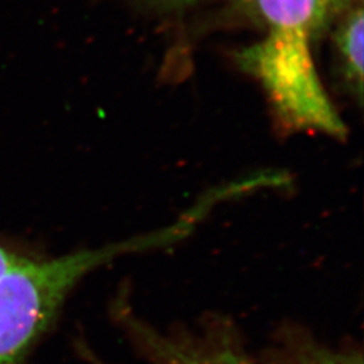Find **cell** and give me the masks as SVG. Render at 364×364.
I'll list each match as a JSON object with an SVG mask.
<instances>
[{
	"label": "cell",
	"instance_id": "obj_3",
	"mask_svg": "<svg viewBox=\"0 0 364 364\" xmlns=\"http://www.w3.org/2000/svg\"><path fill=\"white\" fill-rule=\"evenodd\" d=\"M131 335L151 364H254L231 333L213 328L204 333H161L126 318Z\"/></svg>",
	"mask_w": 364,
	"mask_h": 364
},
{
	"label": "cell",
	"instance_id": "obj_1",
	"mask_svg": "<svg viewBox=\"0 0 364 364\" xmlns=\"http://www.w3.org/2000/svg\"><path fill=\"white\" fill-rule=\"evenodd\" d=\"M264 37L236 53V64L266 93L281 127L332 138L346 135L318 76L313 45L362 0H234Z\"/></svg>",
	"mask_w": 364,
	"mask_h": 364
},
{
	"label": "cell",
	"instance_id": "obj_6",
	"mask_svg": "<svg viewBox=\"0 0 364 364\" xmlns=\"http://www.w3.org/2000/svg\"><path fill=\"white\" fill-rule=\"evenodd\" d=\"M154 1L159 3V4L171 7V9H177V7H188V6H192V4H196V3H198V1H201V0H154Z\"/></svg>",
	"mask_w": 364,
	"mask_h": 364
},
{
	"label": "cell",
	"instance_id": "obj_4",
	"mask_svg": "<svg viewBox=\"0 0 364 364\" xmlns=\"http://www.w3.org/2000/svg\"><path fill=\"white\" fill-rule=\"evenodd\" d=\"M363 3H358L335 23L333 45L343 84L359 105L363 100Z\"/></svg>",
	"mask_w": 364,
	"mask_h": 364
},
{
	"label": "cell",
	"instance_id": "obj_5",
	"mask_svg": "<svg viewBox=\"0 0 364 364\" xmlns=\"http://www.w3.org/2000/svg\"><path fill=\"white\" fill-rule=\"evenodd\" d=\"M289 364H363L360 355L335 353L321 348H311L294 356Z\"/></svg>",
	"mask_w": 364,
	"mask_h": 364
},
{
	"label": "cell",
	"instance_id": "obj_2",
	"mask_svg": "<svg viewBox=\"0 0 364 364\" xmlns=\"http://www.w3.org/2000/svg\"><path fill=\"white\" fill-rule=\"evenodd\" d=\"M123 254V245L117 243L58 258L23 255L0 278V364H22L72 289Z\"/></svg>",
	"mask_w": 364,
	"mask_h": 364
}]
</instances>
